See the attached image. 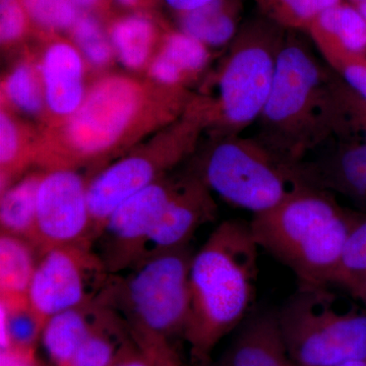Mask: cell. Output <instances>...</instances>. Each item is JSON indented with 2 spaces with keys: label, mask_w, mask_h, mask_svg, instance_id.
<instances>
[{
  "label": "cell",
  "mask_w": 366,
  "mask_h": 366,
  "mask_svg": "<svg viewBox=\"0 0 366 366\" xmlns=\"http://www.w3.org/2000/svg\"><path fill=\"white\" fill-rule=\"evenodd\" d=\"M194 97L185 88L103 76L78 112L38 139L35 164L44 170L96 165L127 150L137 137L184 114Z\"/></svg>",
  "instance_id": "obj_1"
},
{
  "label": "cell",
  "mask_w": 366,
  "mask_h": 366,
  "mask_svg": "<svg viewBox=\"0 0 366 366\" xmlns=\"http://www.w3.org/2000/svg\"><path fill=\"white\" fill-rule=\"evenodd\" d=\"M254 137L282 165L305 160L337 139L354 137L325 66L305 38L287 31L271 93Z\"/></svg>",
  "instance_id": "obj_2"
},
{
  "label": "cell",
  "mask_w": 366,
  "mask_h": 366,
  "mask_svg": "<svg viewBox=\"0 0 366 366\" xmlns=\"http://www.w3.org/2000/svg\"><path fill=\"white\" fill-rule=\"evenodd\" d=\"M259 245L249 224L221 223L190 267V315L183 338L199 365L249 315L257 295Z\"/></svg>",
  "instance_id": "obj_3"
},
{
  "label": "cell",
  "mask_w": 366,
  "mask_h": 366,
  "mask_svg": "<svg viewBox=\"0 0 366 366\" xmlns=\"http://www.w3.org/2000/svg\"><path fill=\"white\" fill-rule=\"evenodd\" d=\"M357 215L331 192L300 184L249 226L259 247L290 269L298 286H332Z\"/></svg>",
  "instance_id": "obj_4"
},
{
  "label": "cell",
  "mask_w": 366,
  "mask_h": 366,
  "mask_svg": "<svg viewBox=\"0 0 366 366\" xmlns=\"http://www.w3.org/2000/svg\"><path fill=\"white\" fill-rule=\"evenodd\" d=\"M190 245L152 255L122 274H110L103 297L132 333L170 341L182 336L190 315Z\"/></svg>",
  "instance_id": "obj_5"
},
{
  "label": "cell",
  "mask_w": 366,
  "mask_h": 366,
  "mask_svg": "<svg viewBox=\"0 0 366 366\" xmlns=\"http://www.w3.org/2000/svg\"><path fill=\"white\" fill-rule=\"evenodd\" d=\"M286 34L259 14L240 26L219 71L218 96L207 98L214 137L239 136L257 122L273 86Z\"/></svg>",
  "instance_id": "obj_6"
},
{
  "label": "cell",
  "mask_w": 366,
  "mask_h": 366,
  "mask_svg": "<svg viewBox=\"0 0 366 366\" xmlns=\"http://www.w3.org/2000/svg\"><path fill=\"white\" fill-rule=\"evenodd\" d=\"M332 286H298L278 312L296 366H336L366 360V308L347 302Z\"/></svg>",
  "instance_id": "obj_7"
},
{
  "label": "cell",
  "mask_w": 366,
  "mask_h": 366,
  "mask_svg": "<svg viewBox=\"0 0 366 366\" xmlns=\"http://www.w3.org/2000/svg\"><path fill=\"white\" fill-rule=\"evenodd\" d=\"M207 127L206 105L201 99H194L164 139L127 154L92 178L88 201L94 243L108 217L120 204L167 177L168 171L192 154L197 137Z\"/></svg>",
  "instance_id": "obj_8"
},
{
  "label": "cell",
  "mask_w": 366,
  "mask_h": 366,
  "mask_svg": "<svg viewBox=\"0 0 366 366\" xmlns=\"http://www.w3.org/2000/svg\"><path fill=\"white\" fill-rule=\"evenodd\" d=\"M194 171L212 192L254 215L273 209L300 185L254 137H214Z\"/></svg>",
  "instance_id": "obj_9"
},
{
  "label": "cell",
  "mask_w": 366,
  "mask_h": 366,
  "mask_svg": "<svg viewBox=\"0 0 366 366\" xmlns=\"http://www.w3.org/2000/svg\"><path fill=\"white\" fill-rule=\"evenodd\" d=\"M110 274L93 245L48 250L41 255L34 274L29 303L45 326L54 315L98 298Z\"/></svg>",
  "instance_id": "obj_10"
},
{
  "label": "cell",
  "mask_w": 366,
  "mask_h": 366,
  "mask_svg": "<svg viewBox=\"0 0 366 366\" xmlns=\"http://www.w3.org/2000/svg\"><path fill=\"white\" fill-rule=\"evenodd\" d=\"M88 187L76 170H45L38 189L33 242L40 257L66 245L94 247Z\"/></svg>",
  "instance_id": "obj_11"
},
{
  "label": "cell",
  "mask_w": 366,
  "mask_h": 366,
  "mask_svg": "<svg viewBox=\"0 0 366 366\" xmlns=\"http://www.w3.org/2000/svg\"><path fill=\"white\" fill-rule=\"evenodd\" d=\"M174 182L175 178H162L125 199L108 217L94 249L110 274L124 273L139 261Z\"/></svg>",
  "instance_id": "obj_12"
},
{
  "label": "cell",
  "mask_w": 366,
  "mask_h": 366,
  "mask_svg": "<svg viewBox=\"0 0 366 366\" xmlns=\"http://www.w3.org/2000/svg\"><path fill=\"white\" fill-rule=\"evenodd\" d=\"M288 169L296 182L344 197L366 213V143L362 139H334Z\"/></svg>",
  "instance_id": "obj_13"
},
{
  "label": "cell",
  "mask_w": 366,
  "mask_h": 366,
  "mask_svg": "<svg viewBox=\"0 0 366 366\" xmlns=\"http://www.w3.org/2000/svg\"><path fill=\"white\" fill-rule=\"evenodd\" d=\"M216 215L217 204L211 189L194 170L175 178L170 199L149 237L139 261L190 245L197 229L213 221Z\"/></svg>",
  "instance_id": "obj_14"
},
{
  "label": "cell",
  "mask_w": 366,
  "mask_h": 366,
  "mask_svg": "<svg viewBox=\"0 0 366 366\" xmlns=\"http://www.w3.org/2000/svg\"><path fill=\"white\" fill-rule=\"evenodd\" d=\"M47 43L39 64L50 127L62 124L83 104L86 95V61L71 41L59 34L40 36Z\"/></svg>",
  "instance_id": "obj_15"
},
{
  "label": "cell",
  "mask_w": 366,
  "mask_h": 366,
  "mask_svg": "<svg viewBox=\"0 0 366 366\" xmlns=\"http://www.w3.org/2000/svg\"><path fill=\"white\" fill-rule=\"evenodd\" d=\"M236 330L223 360L228 366H296L289 354L277 310L249 315Z\"/></svg>",
  "instance_id": "obj_16"
},
{
  "label": "cell",
  "mask_w": 366,
  "mask_h": 366,
  "mask_svg": "<svg viewBox=\"0 0 366 366\" xmlns=\"http://www.w3.org/2000/svg\"><path fill=\"white\" fill-rule=\"evenodd\" d=\"M115 56L131 71L149 66L156 48L160 47L167 26L154 18L152 13L132 11L114 16L105 21Z\"/></svg>",
  "instance_id": "obj_17"
},
{
  "label": "cell",
  "mask_w": 366,
  "mask_h": 366,
  "mask_svg": "<svg viewBox=\"0 0 366 366\" xmlns=\"http://www.w3.org/2000/svg\"><path fill=\"white\" fill-rule=\"evenodd\" d=\"M109 305L101 295L95 300L60 312L46 322L41 342L55 366H71L91 330Z\"/></svg>",
  "instance_id": "obj_18"
},
{
  "label": "cell",
  "mask_w": 366,
  "mask_h": 366,
  "mask_svg": "<svg viewBox=\"0 0 366 366\" xmlns=\"http://www.w3.org/2000/svg\"><path fill=\"white\" fill-rule=\"evenodd\" d=\"M307 33L325 60L342 52L366 53V21L351 2L322 11Z\"/></svg>",
  "instance_id": "obj_19"
},
{
  "label": "cell",
  "mask_w": 366,
  "mask_h": 366,
  "mask_svg": "<svg viewBox=\"0 0 366 366\" xmlns=\"http://www.w3.org/2000/svg\"><path fill=\"white\" fill-rule=\"evenodd\" d=\"M244 0H213L199 9L177 14L178 30L207 47L232 42L242 26Z\"/></svg>",
  "instance_id": "obj_20"
},
{
  "label": "cell",
  "mask_w": 366,
  "mask_h": 366,
  "mask_svg": "<svg viewBox=\"0 0 366 366\" xmlns=\"http://www.w3.org/2000/svg\"><path fill=\"white\" fill-rule=\"evenodd\" d=\"M40 254L32 243L0 234V301L29 300L28 295Z\"/></svg>",
  "instance_id": "obj_21"
},
{
  "label": "cell",
  "mask_w": 366,
  "mask_h": 366,
  "mask_svg": "<svg viewBox=\"0 0 366 366\" xmlns=\"http://www.w3.org/2000/svg\"><path fill=\"white\" fill-rule=\"evenodd\" d=\"M44 171L24 175L1 192L0 230L33 244L37 215L38 189Z\"/></svg>",
  "instance_id": "obj_22"
},
{
  "label": "cell",
  "mask_w": 366,
  "mask_h": 366,
  "mask_svg": "<svg viewBox=\"0 0 366 366\" xmlns=\"http://www.w3.org/2000/svg\"><path fill=\"white\" fill-rule=\"evenodd\" d=\"M132 339L127 320L109 307L79 347L71 366H112Z\"/></svg>",
  "instance_id": "obj_23"
},
{
  "label": "cell",
  "mask_w": 366,
  "mask_h": 366,
  "mask_svg": "<svg viewBox=\"0 0 366 366\" xmlns=\"http://www.w3.org/2000/svg\"><path fill=\"white\" fill-rule=\"evenodd\" d=\"M38 139L29 137L9 109L0 113V190L4 192L35 164Z\"/></svg>",
  "instance_id": "obj_24"
},
{
  "label": "cell",
  "mask_w": 366,
  "mask_h": 366,
  "mask_svg": "<svg viewBox=\"0 0 366 366\" xmlns=\"http://www.w3.org/2000/svg\"><path fill=\"white\" fill-rule=\"evenodd\" d=\"M1 99L4 107H11L32 117L45 115L44 89L39 64L28 59L11 69L1 83Z\"/></svg>",
  "instance_id": "obj_25"
},
{
  "label": "cell",
  "mask_w": 366,
  "mask_h": 366,
  "mask_svg": "<svg viewBox=\"0 0 366 366\" xmlns=\"http://www.w3.org/2000/svg\"><path fill=\"white\" fill-rule=\"evenodd\" d=\"M0 344L1 350L14 348L35 350L44 324L31 307L29 300L0 301Z\"/></svg>",
  "instance_id": "obj_26"
},
{
  "label": "cell",
  "mask_w": 366,
  "mask_h": 366,
  "mask_svg": "<svg viewBox=\"0 0 366 366\" xmlns=\"http://www.w3.org/2000/svg\"><path fill=\"white\" fill-rule=\"evenodd\" d=\"M158 53L163 55L178 71L187 84L199 78L211 60V50L187 34L166 29Z\"/></svg>",
  "instance_id": "obj_27"
},
{
  "label": "cell",
  "mask_w": 366,
  "mask_h": 366,
  "mask_svg": "<svg viewBox=\"0 0 366 366\" xmlns=\"http://www.w3.org/2000/svg\"><path fill=\"white\" fill-rule=\"evenodd\" d=\"M259 14L287 31L307 32L322 11L343 0H254Z\"/></svg>",
  "instance_id": "obj_28"
},
{
  "label": "cell",
  "mask_w": 366,
  "mask_h": 366,
  "mask_svg": "<svg viewBox=\"0 0 366 366\" xmlns=\"http://www.w3.org/2000/svg\"><path fill=\"white\" fill-rule=\"evenodd\" d=\"M366 283V213L358 212L333 281L353 296Z\"/></svg>",
  "instance_id": "obj_29"
},
{
  "label": "cell",
  "mask_w": 366,
  "mask_h": 366,
  "mask_svg": "<svg viewBox=\"0 0 366 366\" xmlns=\"http://www.w3.org/2000/svg\"><path fill=\"white\" fill-rule=\"evenodd\" d=\"M69 34L86 64L93 69H102L112 64L114 50L105 24L97 14L83 11Z\"/></svg>",
  "instance_id": "obj_30"
},
{
  "label": "cell",
  "mask_w": 366,
  "mask_h": 366,
  "mask_svg": "<svg viewBox=\"0 0 366 366\" xmlns=\"http://www.w3.org/2000/svg\"><path fill=\"white\" fill-rule=\"evenodd\" d=\"M39 36L71 32L83 9L71 0H21Z\"/></svg>",
  "instance_id": "obj_31"
},
{
  "label": "cell",
  "mask_w": 366,
  "mask_h": 366,
  "mask_svg": "<svg viewBox=\"0 0 366 366\" xmlns=\"http://www.w3.org/2000/svg\"><path fill=\"white\" fill-rule=\"evenodd\" d=\"M331 86L353 137L366 143V99L347 85L332 69Z\"/></svg>",
  "instance_id": "obj_32"
},
{
  "label": "cell",
  "mask_w": 366,
  "mask_h": 366,
  "mask_svg": "<svg viewBox=\"0 0 366 366\" xmlns=\"http://www.w3.org/2000/svg\"><path fill=\"white\" fill-rule=\"evenodd\" d=\"M35 32L21 0H0V42L4 48L13 47Z\"/></svg>",
  "instance_id": "obj_33"
},
{
  "label": "cell",
  "mask_w": 366,
  "mask_h": 366,
  "mask_svg": "<svg viewBox=\"0 0 366 366\" xmlns=\"http://www.w3.org/2000/svg\"><path fill=\"white\" fill-rule=\"evenodd\" d=\"M325 61L347 85L366 99V53H338Z\"/></svg>",
  "instance_id": "obj_34"
},
{
  "label": "cell",
  "mask_w": 366,
  "mask_h": 366,
  "mask_svg": "<svg viewBox=\"0 0 366 366\" xmlns=\"http://www.w3.org/2000/svg\"><path fill=\"white\" fill-rule=\"evenodd\" d=\"M132 336L148 356L152 366H187L170 341L148 334L132 333Z\"/></svg>",
  "instance_id": "obj_35"
},
{
  "label": "cell",
  "mask_w": 366,
  "mask_h": 366,
  "mask_svg": "<svg viewBox=\"0 0 366 366\" xmlns=\"http://www.w3.org/2000/svg\"><path fill=\"white\" fill-rule=\"evenodd\" d=\"M112 366H152L150 360L134 338L122 349Z\"/></svg>",
  "instance_id": "obj_36"
},
{
  "label": "cell",
  "mask_w": 366,
  "mask_h": 366,
  "mask_svg": "<svg viewBox=\"0 0 366 366\" xmlns=\"http://www.w3.org/2000/svg\"><path fill=\"white\" fill-rule=\"evenodd\" d=\"M0 366H40L36 360L35 350L11 348L0 353Z\"/></svg>",
  "instance_id": "obj_37"
},
{
  "label": "cell",
  "mask_w": 366,
  "mask_h": 366,
  "mask_svg": "<svg viewBox=\"0 0 366 366\" xmlns=\"http://www.w3.org/2000/svg\"><path fill=\"white\" fill-rule=\"evenodd\" d=\"M83 11L97 14L102 20L112 16L113 0H71Z\"/></svg>",
  "instance_id": "obj_38"
},
{
  "label": "cell",
  "mask_w": 366,
  "mask_h": 366,
  "mask_svg": "<svg viewBox=\"0 0 366 366\" xmlns=\"http://www.w3.org/2000/svg\"><path fill=\"white\" fill-rule=\"evenodd\" d=\"M113 1L132 11L152 13V11L158 6L159 2L163 0H113Z\"/></svg>",
  "instance_id": "obj_39"
},
{
  "label": "cell",
  "mask_w": 366,
  "mask_h": 366,
  "mask_svg": "<svg viewBox=\"0 0 366 366\" xmlns=\"http://www.w3.org/2000/svg\"><path fill=\"white\" fill-rule=\"evenodd\" d=\"M175 14L185 13L213 1V0H163Z\"/></svg>",
  "instance_id": "obj_40"
},
{
  "label": "cell",
  "mask_w": 366,
  "mask_h": 366,
  "mask_svg": "<svg viewBox=\"0 0 366 366\" xmlns=\"http://www.w3.org/2000/svg\"><path fill=\"white\" fill-rule=\"evenodd\" d=\"M355 300H360L366 308V283L352 296Z\"/></svg>",
  "instance_id": "obj_41"
},
{
  "label": "cell",
  "mask_w": 366,
  "mask_h": 366,
  "mask_svg": "<svg viewBox=\"0 0 366 366\" xmlns=\"http://www.w3.org/2000/svg\"><path fill=\"white\" fill-rule=\"evenodd\" d=\"M336 366H366V360L346 361V362L341 363V365Z\"/></svg>",
  "instance_id": "obj_42"
},
{
  "label": "cell",
  "mask_w": 366,
  "mask_h": 366,
  "mask_svg": "<svg viewBox=\"0 0 366 366\" xmlns=\"http://www.w3.org/2000/svg\"><path fill=\"white\" fill-rule=\"evenodd\" d=\"M356 9L360 11V13L362 14L363 18L365 19L366 21V4H352Z\"/></svg>",
  "instance_id": "obj_43"
},
{
  "label": "cell",
  "mask_w": 366,
  "mask_h": 366,
  "mask_svg": "<svg viewBox=\"0 0 366 366\" xmlns=\"http://www.w3.org/2000/svg\"><path fill=\"white\" fill-rule=\"evenodd\" d=\"M351 4H366V0H349Z\"/></svg>",
  "instance_id": "obj_44"
},
{
  "label": "cell",
  "mask_w": 366,
  "mask_h": 366,
  "mask_svg": "<svg viewBox=\"0 0 366 366\" xmlns=\"http://www.w3.org/2000/svg\"><path fill=\"white\" fill-rule=\"evenodd\" d=\"M215 366H228V365H226V363H225V362H224V361L222 360V361H221V362H220V363H219V365H215Z\"/></svg>",
  "instance_id": "obj_45"
}]
</instances>
